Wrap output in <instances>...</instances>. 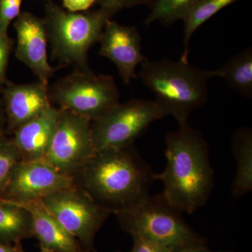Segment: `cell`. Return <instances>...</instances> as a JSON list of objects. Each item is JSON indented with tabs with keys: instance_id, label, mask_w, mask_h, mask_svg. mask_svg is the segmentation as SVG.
I'll return each instance as SVG.
<instances>
[{
	"instance_id": "6da1fadb",
	"label": "cell",
	"mask_w": 252,
	"mask_h": 252,
	"mask_svg": "<svg viewBox=\"0 0 252 252\" xmlns=\"http://www.w3.org/2000/svg\"><path fill=\"white\" fill-rule=\"evenodd\" d=\"M72 178L97 205L114 215L149 196L156 180L155 173L132 145L96 150Z\"/></svg>"
},
{
	"instance_id": "7a4b0ae2",
	"label": "cell",
	"mask_w": 252,
	"mask_h": 252,
	"mask_svg": "<svg viewBox=\"0 0 252 252\" xmlns=\"http://www.w3.org/2000/svg\"><path fill=\"white\" fill-rule=\"evenodd\" d=\"M167 163L156 180L163 183L162 195L179 211L192 214L206 204L214 187L210 148L198 130L189 126L169 132Z\"/></svg>"
},
{
	"instance_id": "3957f363",
	"label": "cell",
	"mask_w": 252,
	"mask_h": 252,
	"mask_svg": "<svg viewBox=\"0 0 252 252\" xmlns=\"http://www.w3.org/2000/svg\"><path fill=\"white\" fill-rule=\"evenodd\" d=\"M137 77L155 94L156 102L165 116L172 115L180 127L188 126L189 116L205 103L207 81L211 71L188 63L164 59L151 61L146 57Z\"/></svg>"
},
{
	"instance_id": "277c9868",
	"label": "cell",
	"mask_w": 252,
	"mask_h": 252,
	"mask_svg": "<svg viewBox=\"0 0 252 252\" xmlns=\"http://www.w3.org/2000/svg\"><path fill=\"white\" fill-rule=\"evenodd\" d=\"M117 11L101 6L91 12H71L48 4L44 23L51 59L59 63V67L70 66L75 72H93L88 53L99 42L106 23Z\"/></svg>"
},
{
	"instance_id": "5b68a950",
	"label": "cell",
	"mask_w": 252,
	"mask_h": 252,
	"mask_svg": "<svg viewBox=\"0 0 252 252\" xmlns=\"http://www.w3.org/2000/svg\"><path fill=\"white\" fill-rule=\"evenodd\" d=\"M182 214L160 194L149 195L136 206L115 215L124 231L152 240L171 252L207 247L206 239L185 221Z\"/></svg>"
},
{
	"instance_id": "8992f818",
	"label": "cell",
	"mask_w": 252,
	"mask_h": 252,
	"mask_svg": "<svg viewBox=\"0 0 252 252\" xmlns=\"http://www.w3.org/2000/svg\"><path fill=\"white\" fill-rule=\"evenodd\" d=\"M51 104L91 122L119 103L120 94L112 76L74 71L49 85Z\"/></svg>"
},
{
	"instance_id": "52a82bcc",
	"label": "cell",
	"mask_w": 252,
	"mask_h": 252,
	"mask_svg": "<svg viewBox=\"0 0 252 252\" xmlns=\"http://www.w3.org/2000/svg\"><path fill=\"white\" fill-rule=\"evenodd\" d=\"M165 117L157 102L152 99L119 102L91 122L94 149L124 148L132 145L152 123Z\"/></svg>"
},
{
	"instance_id": "ba28073f",
	"label": "cell",
	"mask_w": 252,
	"mask_h": 252,
	"mask_svg": "<svg viewBox=\"0 0 252 252\" xmlns=\"http://www.w3.org/2000/svg\"><path fill=\"white\" fill-rule=\"evenodd\" d=\"M41 200L64 228L80 242L86 251H94L96 233L111 212L97 205L76 185L50 194Z\"/></svg>"
},
{
	"instance_id": "9c48e42d",
	"label": "cell",
	"mask_w": 252,
	"mask_h": 252,
	"mask_svg": "<svg viewBox=\"0 0 252 252\" xmlns=\"http://www.w3.org/2000/svg\"><path fill=\"white\" fill-rule=\"evenodd\" d=\"M59 124L43 160L64 175L72 177L95 152L91 121L61 109Z\"/></svg>"
},
{
	"instance_id": "30bf717a",
	"label": "cell",
	"mask_w": 252,
	"mask_h": 252,
	"mask_svg": "<svg viewBox=\"0 0 252 252\" xmlns=\"http://www.w3.org/2000/svg\"><path fill=\"white\" fill-rule=\"evenodd\" d=\"M74 186L72 177L61 173L44 160H20L0 199L21 205Z\"/></svg>"
},
{
	"instance_id": "8fae6325",
	"label": "cell",
	"mask_w": 252,
	"mask_h": 252,
	"mask_svg": "<svg viewBox=\"0 0 252 252\" xmlns=\"http://www.w3.org/2000/svg\"><path fill=\"white\" fill-rule=\"evenodd\" d=\"M14 28L16 59L31 69L38 81L49 85L50 79L60 67H53L49 64L44 20L30 13H22L16 18Z\"/></svg>"
},
{
	"instance_id": "7c38bea8",
	"label": "cell",
	"mask_w": 252,
	"mask_h": 252,
	"mask_svg": "<svg viewBox=\"0 0 252 252\" xmlns=\"http://www.w3.org/2000/svg\"><path fill=\"white\" fill-rule=\"evenodd\" d=\"M99 43V54L115 64L124 84H130L138 78L136 68L146 57L142 53L141 36L137 28L109 20Z\"/></svg>"
},
{
	"instance_id": "4fadbf2b",
	"label": "cell",
	"mask_w": 252,
	"mask_h": 252,
	"mask_svg": "<svg viewBox=\"0 0 252 252\" xmlns=\"http://www.w3.org/2000/svg\"><path fill=\"white\" fill-rule=\"evenodd\" d=\"M2 94L6 116V135L11 137L14 131L51 107L49 85L41 81L16 84L8 82Z\"/></svg>"
},
{
	"instance_id": "5bb4252c",
	"label": "cell",
	"mask_w": 252,
	"mask_h": 252,
	"mask_svg": "<svg viewBox=\"0 0 252 252\" xmlns=\"http://www.w3.org/2000/svg\"><path fill=\"white\" fill-rule=\"evenodd\" d=\"M61 109L51 105L23 125L11 136L23 161L43 160L54 138Z\"/></svg>"
},
{
	"instance_id": "9a60e30c",
	"label": "cell",
	"mask_w": 252,
	"mask_h": 252,
	"mask_svg": "<svg viewBox=\"0 0 252 252\" xmlns=\"http://www.w3.org/2000/svg\"><path fill=\"white\" fill-rule=\"evenodd\" d=\"M18 205L24 207L31 215L33 237L39 240L41 248L54 252H88L41 200Z\"/></svg>"
},
{
	"instance_id": "2e32d148",
	"label": "cell",
	"mask_w": 252,
	"mask_h": 252,
	"mask_svg": "<svg viewBox=\"0 0 252 252\" xmlns=\"http://www.w3.org/2000/svg\"><path fill=\"white\" fill-rule=\"evenodd\" d=\"M233 153L236 161V175L233 183V195L240 198L252 190V132L239 129L233 136Z\"/></svg>"
},
{
	"instance_id": "e0dca14e",
	"label": "cell",
	"mask_w": 252,
	"mask_h": 252,
	"mask_svg": "<svg viewBox=\"0 0 252 252\" xmlns=\"http://www.w3.org/2000/svg\"><path fill=\"white\" fill-rule=\"evenodd\" d=\"M33 238L29 212L17 204L0 199V243L21 245Z\"/></svg>"
},
{
	"instance_id": "ac0fdd59",
	"label": "cell",
	"mask_w": 252,
	"mask_h": 252,
	"mask_svg": "<svg viewBox=\"0 0 252 252\" xmlns=\"http://www.w3.org/2000/svg\"><path fill=\"white\" fill-rule=\"evenodd\" d=\"M211 71L212 77L223 78L228 85L240 94L252 97V49L233 56L219 69Z\"/></svg>"
},
{
	"instance_id": "d6986e66",
	"label": "cell",
	"mask_w": 252,
	"mask_h": 252,
	"mask_svg": "<svg viewBox=\"0 0 252 252\" xmlns=\"http://www.w3.org/2000/svg\"><path fill=\"white\" fill-rule=\"evenodd\" d=\"M238 1L239 0H200L192 8L183 19L185 26L184 51L181 56L180 61L189 62V41L196 30L220 10Z\"/></svg>"
},
{
	"instance_id": "ffe728a7",
	"label": "cell",
	"mask_w": 252,
	"mask_h": 252,
	"mask_svg": "<svg viewBox=\"0 0 252 252\" xmlns=\"http://www.w3.org/2000/svg\"><path fill=\"white\" fill-rule=\"evenodd\" d=\"M200 0H153L150 4L151 11L144 23L159 21L169 26L182 20Z\"/></svg>"
},
{
	"instance_id": "44dd1931",
	"label": "cell",
	"mask_w": 252,
	"mask_h": 252,
	"mask_svg": "<svg viewBox=\"0 0 252 252\" xmlns=\"http://www.w3.org/2000/svg\"><path fill=\"white\" fill-rule=\"evenodd\" d=\"M21 160V155L9 136L0 137V198L2 197L5 189L15 166Z\"/></svg>"
},
{
	"instance_id": "7402d4cb",
	"label": "cell",
	"mask_w": 252,
	"mask_h": 252,
	"mask_svg": "<svg viewBox=\"0 0 252 252\" xmlns=\"http://www.w3.org/2000/svg\"><path fill=\"white\" fill-rule=\"evenodd\" d=\"M23 0H0V33L8 34L10 23L19 16Z\"/></svg>"
},
{
	"instance_id": "603a6c76",
	"label": "cell",
	"mask_w": 252,
	"mask_h": 252,
	"mask_svg": "<svg viewBox=\"0 0 252 252\" xmlns=\"http://www.w3.org/2000/svg\"><path fill=\"white\" fill-rule=\"evenodd\" d=\"M14 46V40L8 34L0 33V93L9 81L6 78V69Z\"/></svg>"
},
{
	"instance_id": "cb8c5ba5",
	"label": "cell",
	"mask_w": 252,
	"mask_h": 252,
	"mask_svg": "<svg viewBox=\"0 0 252 252\" xmlns=\"http://www.w3.org/2000/svg\"><path fill=\"white\" fill-rule=\"evenodd\" d=\"M133 247L130 252H171L165 247L142 237L132 236Z\"/></svg>"
},
{
	"instance_id": "d4e9b609",
	"label": "cell",
	"mask_w": 252,
	"mask_h": 252,
	"mask_svg": "<svg viewBox=\"0 0 252 252\" xmlns=\"http://www.w3.org/2000/svg\"><path fill=\"white\" fill-rule=\"evenodd\" d=\"M153 0H98L102 7L112 8L120 11L123 8L132 7L138 5L150 6Z\"/></svg>"
},
{
	"instance_id": "484cf974",
	"label": "cell",
	"mask_w": 252,
	"mask_h": 252,
	"mask_svg": "<svg viewBox=\"0 0 252 252\" xmlns=\"http://www.w3.org/2000/svg\"><path fill=\"white\" fill-rule=\"evenodd\" d=\"M98 0H63V5L71 12H79L89 9Z\"/></svg>"
},
{
	"instance_id": "4316f807",
	"label": "cell",
	"mask_w": 252,
	"mask_h": 252,
	"mask_svg": "<svg viewBox=\"0 0 252 252\" xmlns=\"http://www.w3.org/2000/svg\"><path fill=\"white\" fill-rule=\"evenodd\" d=\"M6 135V116L2 99L0 97V137Z\"/></svg>"
},
{
	"instance_id": "83f0119b",
	"label": "cell",
	"mask_w": 252,
	"mask_h": 252,
	"mask_svg": "<svg viewBox=\"0 0 252 252\" xmlns=\"http://www.w3.org/2000/svg\"><path fill=\"white\" fill-rule=\"evenodd\" d=\"M21 245H14L0 243V252H21L23 251Z\"/></svg>"
},
{
	"instance_id": "f1b7e54d",
	"label": "cell",
	"mask_w": 252,
	"mask_h": 252,
	"mask_svg": "<svg viewBox=\"0 0 252 252\" xmlns=\"http://www.w3.org/2000/svg\"><path fill=\"white\" fill-rule=\"evenodd\" d=\"M185 252H213L211 250H208L207 247H203V248H195L193 250H189Z\"/></svg>"
},
{
	"instance_id": "f546056e",
	"label": "cell",
	"mask_w": 252,
	"mask_h": 252,
	"mask_svg": "<svg viewBox=\"0 0 252 252\" xmlns=\"http://www.w3.org/2000/svg\"><path fill=\"white\" fill-rule=\"evenodd\" d=\"M21 252H25L23 251H23ZM40 252H54L51 251V250H48V249L41 248V247H40Z\"/></svg>"
},
{
	"instance_id": "4dcf8cb0",
	"label": "cell",
	"mask_w": 252,
	"mask_h": 252,
	"mask_svg": "<svg viewBox=\"0 0 252 252\" xmlns=\"http://www.w3.org/2000/svg\"><path fill=\"white\" fill-rule=\"evenodd\" d=\"M94 252H96L95 250H94Z\"/></svg>"
}]
</instances>
